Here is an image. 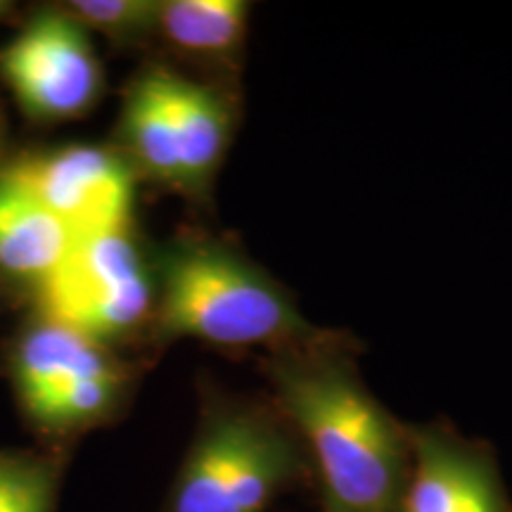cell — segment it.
I'll use <instances>...</instances> for the list:
<instances>
[{
  "label": "cell",
  "mask_w": 512,
  "mask_h": 512,
  "mask_svg": "<svg viewBox=\"0 0 512 512\" xmlns=\"http://www.w3.org/2000/svg\"><path fill=\"white\" fill-rule=\"evenodd\" d=\"M162 0H69L60 8L88 34H98L117 50L155 46Z\"/></svg>",
  "instance_id": "5bb4252c"
},
{
  "label": "cell",
  "mask_w": 512,
  "mask_h": 512,
  "mask_svg": "<svg viewBox=\"0 0 512 512\" xmlns=\"http://www.w3.org/2000/svg\"><path fill=\"white\" fill-rule=\"evenodd\" d=\"M76 235L31 192L0 169V275L34 294L72 252Z\"/></svg>",
  "instance_id": "8fae6325"
},
{
  "label": "cell",
  "mask_w": 512,
  "mask_h": 512,
  "mask_svg": "<svg viewBox=\"0 0 512 512\" xmlns=\"http://www.w3.org/2000/svg\"><path fill=\"white\" fill-rule=\"evenodd\" d=\"M17 19L22 22V8L12 0H0V24H17Z\"/></svg>",
  "instance_id": "9a60e30c"
},
{
  "label": "cell",
  "mask_w": 512,
  "mask_h": 512,
  "mask_svg": "<svg viewBox=\"0 0 512 512\" xmlns=\"http://www.w3.org/2000/svg\"><path fill=\"white\" fill-rule=\"evenodd\" d=\"M136 366L117 373L83 377L19 408L38 432L67 439L93 427L110 425L126 411L136 392Z\"/></svg>",
  "instance_id": "7c38bea8"
},
{
  "label": "cell",
  "mask_w": 512,
  "mask_h": 512,
  "mask_svg": "<svg viewBox=\"0 0 512 512\" xmlns=\"http://www.w3.org/2000/svg\"><path fill=\"white\" fill-rule=\"evenodd\" d=\"M0 83L41 126L88 117L107 88L91 34L60 5L29 12L0 46Z\"/></svg>",
  "instance_id": "5b68a950"
},
{
  "label": "cell",
  "mask_w": 512,
  "mask_h": 512,
  "mask_svg": "<svg viewBox=\"0 0 512 512\" xmlns=\"http://www.w3.org/2000/svg\"><path fill=\"white\" fill-rule=\"evenodd\" d=\"M0 169L27 185L76 238L133 223L138 178L114 145L36 147L10 155Z\"/></svg>",
  "instance_id": "8992f818"
},
{
  "label": "cell",
  "mask_w": 512,
  "mask_h": 512,
  "mask_svg": "<svg viewBox=\"0 0 512 512\" xmlns=\"http://www.w3.org/2000/svg\"><path fill=\"white\" fill-rule=\"evenodd\" d=\"M358 349L349 332L320 328L264 354L261 370L306 448L323 512H399L413 467L408 422L370 392Z\"/></svg>",
  "instance_id": "6da1fadb"
},
{
  "label": "cell",
  "mask_w": 512,
  "mask_h": 512,
  "mask_svg": "<svg viewBox=\"0 0 512 512\" xmlns=\"http://www.w3.org/2000/svg\"><path fill=\"white\" fill-rule=\"evenodd\" d=\"M62 470L57 448H0V512H55Z\"/></svg>",
  "instance_id": "4fadbf2b"
},
{
  "label": "cell",
  "mask_w": 512,
  "mask_h": 512,
  "mask_svg": "<svg viewBox=\"0 0 512 512\" xmlns=\"http://www.w3.org/2000/svg\"><path fill=\"white\" fill-rule=\"evenodd\" d=\"M413 467L399 512H512L496 448L446 420L408 422Z\"/></svg>",
  "instance_id": "52a82bcc"
},
{
  "label": "cell",
  "mask_w": 512,
  "mask_h": 512,
  "mask_svg": "<svg viewBox=\"0 0 512 512\" xmlns=\"http://www.w3.org/2000/svg\"><path fill=\"white\" fill-rule=\"evenodd\" d=\"M8 119H5L3 105H0V166L8 162Z\"/></svg>",
  "instance_id": "2e32d148"
},
{
  "label": "cell",
  "mask_w": 512,
  "mask_h": 512,
  "mask_svg": "<svg viewBox=\"0 0 512 512\" xmlns=\"http://www.w3.org/2000/svg\"><path fill=\"white\" fill-rule=\"evenodd\" d=\"M306 486V448L271 399L200 384L195 432L162 512H271Z\"/></svg>",
  "instance_id": "3957f363"
},
{
  "label": "cell",
  "mask_w": 512,
  "mask_h": 512,
  "mask_svg": "<svg viewBox=\"0 0 512 512\" xmlns=\"http://www.w3.org/2000/svg\"><path fill=\"white\" fill-rule=\"evenodd\" d=\"M131 366L133 363H128L119 351L38 311L31 313L27 323L15 332L5 356V370L19 408L69 382L117 373Z\"/></svg>",
  "instance_id": "9c48e42d"
},
{
  "label": "cell",
  "mask_w": 512,
  "mask_h": 512,
  "mask_svg": "<svg viewBox=\"0 0 512 512\" xmlns=\"http://www.w3.org/2000/svg\"><path fill=\"white\" fill-rule=\"evenodd\" d=\"M31 302L34 311L114 351L147 344L157 309L152 247L140 240L133 223L81 235Z\"/></svg>",
  "instance_id": "277c9868"
},
{
  "label": "cell",
  "mask_w": 512,
  "mask_h": 512,
  "mask_svg": "<svg viewBox=\"0 0 512 512\" xmlns=\"http://www.w3.org/2000/svg\"><path fill=\"white\" fill-rule=\"evenodd\" d=\"M162 100L185 202L207 207L238 124L233 88L204 81L166 60H147Z\"/></svg>",
  "instance_id": "ba28073f"
},
{
  "label": "cell",
  "mask_w": 512,
  "mask_h": 512,
  "mask_svg": "<svg viewBox=\"0 0 512 512\" xmlns=\"http://www.w3.org/2000/svg\"><path fill=\"white\" fill-rule=\"evenodd\" d=\"M157 309L147 347L197 339L219 349H264L304 342L320 330L292 292L221 235L188 228L152 247Z\"/></svg>",
  "instance_id": "7a4b0ae2"
},
{
  "label": "cell",
  "mask_w": 512,
  "mask_h": 512,
  "mask_svg": "<svg viewBox=\"0 0 512 512\" xmlns=\"http://www.w3.org/2000/svg\"><path fill=\"white\" fill-rule=\"evenodd\" d=\"M252 5L245 0H162L155 46L171 64L200 69V79L233 88L249 36Z\"/></svg>",
  "instance_id": "30bf717a"
}]
</instances>
